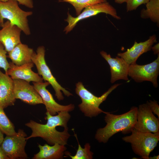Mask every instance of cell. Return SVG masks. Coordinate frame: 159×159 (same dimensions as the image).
Listing matches in <instances>:
<instances>
[{
    "mask_svg": "<svg viewBox=\"0 0 159 159\" xmlns=\"http://www.w3.org/2000/svg\"><path fill=\"white\" fill-rule=\"evenodd\" d=\"M134 129L143 132L159 134V119L153 114L146 103L138 107L137 122Z\"/></svg>",
    "mask_w": 159,
    "mask_h": 159,
    "instance_id": "10",
    "label": "cell"
},
{
    "mask_svg": "<svg viewBox=\"0 0 159 159\" xmlns=\"http://www.w3.org/2000/svg\"><path fill=\"white\" fill-rule=\"evenodd\" d=\"M34 52L32 49L21 43L8 52L7 57L15 65L20 66L32 62V58Z\"/></svg>",
    "mask_w": 159,
    "mask_h": 159,
    "instance_id": "18",
    "label": "cell"
},
{
    "mask_svg": "<svg viewBox=\"0 0 159 159\" xmlns=\"http://www.w3.org/2000/svg\"><path fill=\"white\" fill-rule=\"evenodd\" d=\"M27 135L23 130L19 129L12 135H6L1 145L9 159H24L28 158L25 151Z\"/></svg>",
    "mask_w": 159,
    "mask_h": 159,
    "instance_id": "8",
    "label": "cell"
},
{
    "mask_svg": "<svg viewBox=\"0 0 159 159\" xmlns=\"http://www.w3.org/2000/svg\"><path fill=\"white\" fill-rule=\"evenodd\" d=\"M45 119L47 123L43 124L33 120L25 124L32 130L31 135L26 137L27 140L40 137L49 144L58 143L65 145L70 136L68 132L67 123L71 115L67 111L60 112L57 115H52L46 112Z\"/></svg>",
    "mask_w": 159,
    "mask_h": 159,
    "instance_id": "1",
    "label": "cell"
},
{
    "mask_svg": "<svg viewBox=\"0 0 159 159\" xmlns=\"http://www.w3.org/2000/svg\"><path fill=\"white\" fill-rule=\"evenodd\" d=\"M120 84L112 86L101 96H95L84 86L82 83L79 82L76 84L75 92L80 98L82 102L78 105L80 111L86 117L90 118L96 117L104 112L99 108L100 105L107 99L108 95Z\"/></svg>",
    "mask_w": 159,
    "mask_h": 159,
    "instance_id": "3",
    "label": "cell"
},
{
    "mask_svg": "<svg viewBox=\"0 0 159 159\" xmlns=\"http://www.w3.org/2000/svg\"><path fill=\"white\" fill-rule=\"evenodd\" d=\"M129 136L122 140L131 144L134 153L144 159H149L150 153L157 146L159 140V134L138 132L133 129Z\"/></svg>",
    "mask_w": 159,
    "mask_h": 159,
    "instance_id": "5",
    "label": "cell"
},
{
    "mask_svg": "<svg viewBox=\"0 0 159 159\" xmlns=\"http://www.w3.org/2000/svg\"><path fill=\"white\" fill-rule=\"evenodd\" d=\"M159 158V155L154 156L153 157H149V159H158Z\"/></svg>",
    "mask_w": 159,
    "mask_h": 159,
    "instance_id": "32",
    "label": "cell"
},
{
    "mask_svg": "<svg viewBox=\"0 0 159 159\" xmlns=\"http://www.w3.org/2000/svg\"><path fill=\"white\" fill-rule=\"evenodd\" d=\"M153 52V53L155 54H159V44L158 43L152 46L151 47V49Z\"/></svg>",
    "mask_w": 159,
    "mask_h": 159,
    "instance_id": "28",
    "label": "cell"
},
{
    "mask_svg": "<svg viewBox=\"0 0 159 159\" xmlns=\"http://www.w3.org/2000/svg\"><path fill=\"white\" fill-rule=\"evenodd\" d=\"M7 53L4 46L0 42V68L3 69L5 73L9 68V63L6 58Z\"/></svg>",
    "mask_w": 159,
    "mask_h": 159,
    "instance_id": "24",
    "label": "cell"
},
{
    "mask_svg": "<svg viewBox=\"0 0 159 159\" xmlns=\"http://www.w3.org/2000/svg\"><path fill=\"white\" fill-rule=\"evenodd\" d=\"M137 107L133 106L127 112L120 115L105 112L104 119L106 125L97 130L95 139L100 143H106L117 132H131L137 122Z\"/></svg>",
    "mask_w": 159,
    "mask_h": 159,
    "instance_id": "2",
    "label": "cell"
},
{
    "mask_svg": "<svg viewBox=\"0 0 159 159\" xmlns=\"http://www.w3.org/2000/svg\"><path fill=\"white\" fill-rule=\"evenodd\" d=\"M127 0H114L115 2L117 4H122L126 2Z\"/></svg>",
    "mask_w": 159,
    "mask_h": 159,
    "instance_id": "31",
    "label": "cell"
},
{
    "mask_svg": "<svg viewBox=\"0 0 159 159\" xmlns=\"http://www.w3.org/2000/svg\"><path fill=\"white\" fill-rule=\"evenodd\" d=\"M150 0H127L126 3L127 11L136 10L141 5L147 3Z\"/></svg>",
    "mask_w": 159,
    "mask_h": 159,
    "instance_id": "25",
    "label": "cell"
},
{
    "mask_svg": "<svg viewBox=\"0 0 159 159\" xmlns=\"http://www.w3.org/2000/svg\"><path fill=\"white\" fill-rule=\"evenodd\" d=\"M152 62L145 65L136 63L130 65L128 76L137 82H151L154 87H158L157 78L159 74V54Z\"/></svg>",
    "mask_w": 159,
    "mask_h": 159,
    "instance_id": "9",
    "label": "cell"
},
{
    "mask_svg": "<svg viewBox=\"0 0 159 159\" xmlns=\"http://www.w3.org/2000/svg\"><path fill=\"white\" fill-rule=\"evenodd\" d=\"M2 27L0 30V42L8 52L21 43L20 34L22 30L8 20L4 23Z\"/></svg>",
    "mask_w": 159,
    "mask_h": 159,
    "instance_id": "16",
    "label": "cell"
},
{
    "mask_svg": "<svg viewBox=\"0 0 159 159\" xmlns=\"http://www.w3.org/2000/svg\"><path fill=\"white\" fill-rule=\"evenodd\" d=\"M100 54L110 66L111 83H113L120 80H128L130 65L123 58L118 56L112 58L110 54L103 51L100 52Z\"/></svg>",
    "mask_w": 159,
    "mask_h": 159,
    "instance_id": "13",
    "label": "cell"
},
{
    "mask_svg": "<svg viewBox=\"0 0 159 159\" xmlns=\"http://www.w3.org/2000/svg\"><path fill=\"white\" fill-rule=\"evenodd\" d=\"M32 14V11H26L21 9L16 1H0V26L2 27L4 19H6L19 27L25 34L29 35L30 31L27 18Z\"/></svg>",
    "mask_w": 159,
    "mask_h": 159,
    "instance_id": "4",
    "label": "cell"
},
{
    "mask_svg": "<svg viewBox=\"0 0 159 159\" xmlns=\"http://www.w3.org/2000/svg\"><path fill=\"white\" fill-rule=\"evenodd\" d=\"M13 92L16 99L31 105L44 104L42 100L33 86L21 79H13Z\"/></svg>",
    "mask_w": 159,
    "mask_h": 159,
    "instance_id": "12",
    "label": "cell"
},
{
    "mask_svg": "<svg viewBox=\"0 0 159 159\" xmlns=\"http://www.w3.org/2000/svg\"><path fill=\"white\" fill-rule=\"evenodd\" d=\"M59 1L71 4L74 8L77 16L84 8L88 6L107 1L106 0H59Z\"/></svg>",
    "mask_w": 159,
    "mask_h": 159,
    "instance_id": "22",
    "label": "cell"
},
{
    "mask_svg": "<svg viewBox=\"0 0 159 159\" xmlns=\"http://www.w3.org/2000/svg\"><path fill=\"white\" fill-rule=\"evenodd\" d=\"M45 52L44 46L38 47L37 52H34L32 57V61L35 65L39 75H41L43 80L49 82L52 85L55 91V96L57 98L59 101L63 100L64 97L61 91L67 97L72 95V94L62 87L52 74L45 60Z\"/></svg>",
    "mask_w": 159,
    "mask_h": 159,
    "instance_id": "6",
    "label": "cell"
},
{
    "mask_svg": "<svg viewBox=\"0 0 159 159\" xmlns=\"http://www.w3.org/2000/svg\"><path fill=\"white\" fill-rule=\"evenodd\" d=\"M0 129L6 135H15L14 126L6 114L4 109L0 107Z\"/></svg>",
    "mask_w": 159,
    "mask_h": 159,
    "instance_id": "21",
    "label": "cell"
},
{
    "mask_svg": "<svg viewBox=\"0 0 159 159\" xmlns=\"http://www.w3.org/2000/svg\"><path fill=\"white\" fill-rule=\"evenodd\" d=\"M33 86L41 97L44 104L45 105L47 112L52 115L62 111L69 112L74 109V105L70 104L67 105H61L54 100L52 94L47 89L46 87L50 84L49 82H33Z\"/></svg>",
    "mask_w": 159,
    "mask_h": 159,
    "instance_id": "11",
    "label": "cell"
},
{
    "mask_svg": "<svg viewBox=\"0 0 159 159\" xmlns=\"http://www.w3.org/2000/svg\"><path fill=\"white\" fill-rule=\"evenodd\" d=\"M10 0H0L2 2H6ZM18 1L19 4H22L30 8L33 7V2L32 0H14Z\"/></svg>",
    "mask_w": 159,
    "mask_h": 159,
    "instance_id": "27",
    "label": "cell"
},
{
    "mask_svg": "<svg viewBox=\"0 0 159 159\" xmlns=\"http://www.w3.org/2000/svg\"><path fill=\"white\" fill-rule=\"evenodd\" d=\"M13 87V80L0 69V107L4 109L14 104L16 99Z\"/></svg>",
    "mask_w": 159,
    "mask_h": 159,
    "instance_id": "17",
    "label": "cell"
},
{
    "mask_svg": "<svg viewBox=\"0 0 159 159\" xmlns=\"http://www.w3.org/2000/svg\"><path fill=\"white\" fill-rule=\"evenodd\" d=\"M146 9L141 11L140 16L144 19H149L159 24V0H150L146 5Z\"/></svg>",
    "mask_w": 159,
    "mask_h": 159,
    "instance_id": "20",
    "label": "cell"
},
{
    "mask_svg": "<svg viewBox=\"0 0 159 159\" xmlns=\"http://www.w3.org/2000/svg\"><path fill=\"white\" fill-rule=\"evenodd\" d=\"M102 13L109 14L117 19H121L118 15L115 8L106 1L86 7L76 17L72 16L68 13L67 18L65 20L68 22V25L65 28L64 31L67 34L73 29L79 21Z\"/></svg>",
    "mask_w": 159,
    "mask_h": 159,
    "instance_id": "7",
    "label": "cell"
},
{
    "mask_svg": "<svg viewBox=\"0 0 159 159\" xmlns=\"http://www.w3.org/2000/svg\"><path fill=\"white\" fill-rule=\"evenodd\" d=\"M9 64V68L5 73L10 76L12 79H21L29 82H43L42 77L32 70L34 64L32 62L20 66L16 65L12 62H10Z\"/></svg>",
    "mask_w": 159,
    "mask_h": 159,
    "instance_id": "15",
    "label": "cell"
},
{
    "mask_svg": "<svg viewBox=\"0 0 159 159\" xmlns=\"http://www.w3.org/2000/svg\"><path fill=\"white\" fill-rule=\"evenodd\" d=\"M75 136L76 138L78 143V148L76 154L74 156L70 155L68 153L67 155L70 157L72 159H92L93 158V153L90 150L91 146L90 143H86L84 146V148L81 147L77 139V137L76 135Z\"/></svg>",
    "mask_w": 159,
    "mask_h": 159,
    "instance_id": "23",
    "label": "cell"
},
{
    "mask_svg": "<svg viewBox=\"0 0 159 159\" xmlns=\"http://www.w3.org/2000/svg\"><path fill=\"white\" fill-rule=\"evenodd\" d=\"M149 107L151 111L155 114L159 118V106L157 101L150 100L146 103Z\"/></svg>",
    "mask_w": 159,
    "mask_h": 159,
    "instance_id": "26",
    "label": "cell"
},
{
    "mask_svg": "<svg viewBox=\"0 0 159 159\" xmlns=\"http://www.w3.org/2000/svg\"><path fill=\"white\" fill-rule=\"evenodd\" d=\"M157 42L155 34L150 37L146 41L139 43L135 41L133 45L123 52H120L117 56L123 58L129 64L136 63L139 57L144 53L151 50L153 44Z\"/></svg>",
    "mask_w": 159,
    "mask_h": 159,
    "instance_id": "14",
    "label": "cell"
},
{
    "mask_svg": "<svg viewBox=\"0 0 159 159\" xmlns=\"http://www.w3.org/2000/svg\"><path fill=\"white\" fill-rule=\"evenodd\" d=\"M4 133L0 129V145L4 139Z\"/></svg>",
    "mask_w": 159,
    "mask_h": 159,
    "instance_id": "30",
    "label": "cell"
},
{
    "mask_svg": "<svg viewBox=\"0 0 159 159\" xmlns=\"http://www.w3.org/2000/svg\"><path fill=\"white\" fill-rule=\"evenodd\" d=\"M39 151L35 154L33 159H59L63 158L67 149L64 145L56 143L52 146L45 144L43 145L38 144Z\"/></svg>",
    "mask_w": 159,
    "mask_h": 159,
    "instance_id": "19",
    "label": "cell"
},
{
    "mask_svg": "<svg viewBox=\"0 0 159 159\" xmlns=\"http://www.w3.org/2000/svg\"><path fill=\"white\" fill-rule=\"evenodd\" d=\"M0 159H9L3 150L0 145Z\"/></svg>",
    "mask_w": 159,
    "mask_h": 159,
    "instance_id": "29",
    "label": "cell"
}]
</instances>
